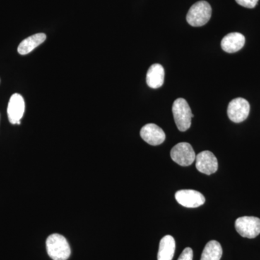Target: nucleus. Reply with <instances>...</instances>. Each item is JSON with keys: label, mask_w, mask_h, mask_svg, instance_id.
Returning <instances> with one entry per match:
<instances>
[{"label": "nucleus", "mask_w": 260, "mask_h": 260, "mask_svg": "<svg viewBox=\"0 0 260 260\" xmlns=\"http://www.w3.org/2000/svg\"><path fill=\"white\" fill-rule=\"evenodd\" d=\"M165 72L162 65L154 64L147 73L146 83L150 88L156 89L161 87L164 83Z\"/></svg>", "instance_id": "f8f14e48"}, {"label": "nucleus", "mask_w": 260, "mask_h": 260, "mask_svg": "<svg viewBox=\"0 0 260 260\" xmlns=\"http://www.w3.org/2000/svg\"><path fill=\"white\" fill-rule=\"evenodd\" d=\"M140 136L147 143L153 146L162 144L166 139L164 130L155 124H148L143 126L140 130Z\"/></svg>", "instance_id": "9d476101"}, {"label": "nucleus", "mask_w": 260, "mask_h": 260, "mask_svg": "<svg viewBox=\"0 0 260 260\" xmlns=\"http://www.w3.org/2000/svg\"><path fill=\"white\" fill-rule=\"evenodd\" d=\"M46 39H47V36L43 32L34 34L31 37L24 39L23 42L20 43V45L18 46V51L19 54H21V55L29 54L34 49L45 42Z\"/></svg>", "instance_id": "ddd939ff"}, {"label": "nucleus", "mask_w": 260, "mask_h": 260, "mask_svg": "<svg viewBox=\"0 0 260 260\" xmlns=\"http://www.w3.org/2000/svg\"><path fill=\"white\" fill-rule=\"evenodd\" d=\"M245 37L240 32H231L227 34L221 41V48L227 53H235L244 47Z\"/></svg>", "instance_id": "9b49d317"}, {"label": "nucleus", "mask_w": 260, "mask_h": 260, "mask_svg": "<svg viewBox=\"0 0 260 260\" xmlns=\"http://www.w3.org/2000/svg\"><path fill=\"white\" fill-rule=\"evenodd\" d=\"M259 0H236L237 4L246 8H254L257 5Z\"/></svg>", "instance_id": "dca6fc26"}, {"label": "nucleus", "mask_w": 260, "mask_h": 260, "mask_svg": "<svg viewBox=\"0 0 260 260\" xmlns=\"http://www.w3.org/2000/svg\"><path fill=\"white\" fill-rule=\"evenodd\" d=\"M176 243L174 237L165 236L159 244L158 260H172L175 252Z\"/></svg>", "instance_id": "4468645a"}, {"label": "nucleus", "mask_w": 260, "mask_h": 260, "mask_svg": "<svg viewBox=\"0 0 260 260\" xmlns=\"http://www.w3.org/2000/svg\"><path fill=\"white\" fill-rule=\"evenodd\" d=\"M175 198L178 203L186 208H198L204 205L205 197L199 191L191 189H182L177 191Z\"/></svg>", "instance_id": "0eeeda50"}, {"label": "nucleus", "mask_w": 260, "mask_h": 260, "mask_svg": "<svg viewBox=\"0 0 260 260\" xmlns=\"http://www.w3.org/2000/svg\"><path fill=\"white\" fill-rule=\"evenodd\" d=\"M235 228L242 237L254 239L260 234V219L253 216L241 217L236 220Z\"/></svg>", "instance_id": "20e7f679"}, {"label": "nucleus", "mask_w": 260, "mask_h": 260, "mask_svg": "<svg viewBox=\"0 0 260 260\" xmlns=\"http://www.w3.org/2000/svg\"><path fill=\"white\" fill-rule=\"evenodd\" d=\"M212 15V8L206 1H200L191 7L186 21L193 27H200L208 23Z\"/></svg>", "instance_id": "7ed1b4c3"}, {"label": "nucleus", "mask_w": 260, "mask_h": 260, "mask_svg": "<svg viewBox=\"0 0 260 260\" xmlns=\"http://www.w3.org/2000/svg\"><path fill=\"white\" fill-rule=\"evenodd\" d=\"M223 254V249L217 241H210L205 246L200 260H220Z\"/></svg>", "instance_id": "2eb2a0df"}, {"label": "nucleus", "mask_w": 260, "mask_h": 260, "mask_svg": "<svg viewBox=\"0 0 260 260\" xmlns=\"http://www.w3.org/2000/svg\"><path fill=\"white\" fill-rule=\"evenodd\" d=\"M196 168L200 172L210 175L218 171V159L212 152L205 150L201 152L195 158Z\"/></svg>", "instance_id": "6e6552de"}, {"label": "nucleus", "mask_w": 260, "mask_h": 260, "mask_svg": "<svg viewBox=\"0 0 260 260\" xmlns=\"http://www.w3.org/2000/svg\"><path fill=\"white\" fill-rule=\"evenodd\" d=\"M250 112V105L246 99L237 98L229 103L227 114L233 122L240 123L245 121Z\"/></svg>", "instance_id": "423d86ee"}, {"label": "nucleus", "mask_w": 260, "mask_h": 260, "mask_svg": "<svg viewBox=\"0 0 260 260\" xmlns=\"http://www.w3.org/2000/svg\"><path fill=\"white\" fill-rule=\"evenodd\" d=\"M47 249L49 256L53 260H67L71 250L69 243L60 234H51L47 240Z\"/></svg>", "instance_id": "f257e3e1"}, {"label": "nucleus", "mask_w": 260, "mask_h": 260, "mask_svg": "<svg viewBox=\"0 0 260 260\" xmlns=\"http://www.w3.org/2000/svg\"><path fill=\"white\" fill-rule=\"evenodd\" d=\"M193 259V251L191 248L187 247L184 249V251L179 256L178 260H192Z\"/></svg>", "instance_id": "f3484780"}, {"label": "nucleus", "mask_w": 260, "mask_h": 260, "mask_svg": "<svg viewBox=\"0 0 260 260\" xmlns=\"http://www.w3.org/2000/svg\"><path fill=\"white\" fill-rule=\"evenodd\" d=\"M25 112V102L20 94L15 93L10 98L8 107V115L11 124H20V119Z\"/></svg>", "instance_id": "1a4fd4ad"}, {"label": "nucleus", "mask_w": 260, "mask_h": 260, "mask_svg": "<svg viewBox=\"0 0 260 260\" xmlns=\"http://www.w3.org/2000/svg\"><path fill=\"white\" fill-rule=\"evenodd\" d=\"M171 158L181 167H189L194 161L196 155L189 143H180L171 150Z\"/></svg>", "instance_id": "39448f33"}, {"label": "nucleus", "mask_w": 260, "mask_h": 260, "mask_svg": "<svg viewBox=\"0 0 260 260\" xmlns=\"http://www.w3.org/2000/svg\"><path fill=\"white\" fill-rule=\"evenodd\" d=\"M172 112L176 125L179 131L185 132L190 128L191 119L194 115L185 99H177L173 104Z\"/></svg>", "instance_id": "f03ea898"}]
</instances>
